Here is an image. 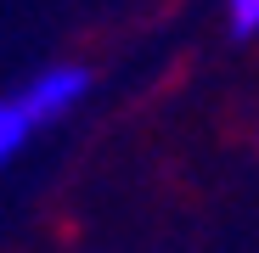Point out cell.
<instances>
[{"label": "cell", "mask_w": 259, "mask_h": 253, "mask_svg": "<svg viewBox=\"0 0 259 253\" xmlns=\"http://www.w3.org/2000/svg\"><path fill=\"white\" fill-rule=\"evenodd\" d=\"M34 130H46V124H39V113H34V102L23 96V84L12 96H0V169H6L23 146H28V135Z\"/></svg>", "instance_id": "obj_2"}, {"label": "cell", "mask_w": 259, "mask_h": 253, "mask_svg": "<svg viewBox=\"0 0 259 253\" xmlns=\"http://www.w3.org/2000/svg\"><path fill=\"white\" fill-rule=\"evenodd\" d=\"M226 23L237 39H253L259 34V0H226Z\"/></svg>", "instance_id": "obj_3"}, {"label": "cell", "mask_w": 259, "mask_h": 253, "mask_svg": "<svg viewBox=\"0 0 259 253\" xmlns=\"http://www.w3.org/2000/svg\"><path fill=\"white\" fill-rule=\"evenodd\" d=\"M23 96L34 102L39 124H57V118H68L84 96H91V68H79V62H57V68H46V73H34V79L23 84Z\"/></svg>", "instance_id": "obj_1"}]
</instances>
